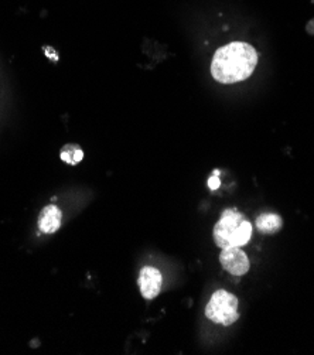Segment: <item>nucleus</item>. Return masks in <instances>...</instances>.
Returning <instances> with one entry per match:
<instances>
[{
	"mask_svg": "<svg viewBox=\"0 0 314 355\" xmlns=\"http://www.w3.org/2000/svg\"><path fill=\"white\" fill-rule=\"evenodd\" d=\"M256 64L255 49L248 43L235 42L217 50L211 62V74L221 84H236L250 78Z\"/></svg>",
	"mask_w": 314,
	"mask_h": 355,
	"instance_id": "nucleus-1",
	"label": "nucleus"
},
{
	"mask_svg": "<svg viewBox=\"0 0 314 355\" xmlns=\"http://www.w3.org/2000/svg\"><path fill=\"white\" fill-rule=\"evenodd\" d=\"M214 241L221 250L243 246L251 241L252 225L239 211L229 208L223 212L221 220L214 227Z\"/></svg>",
	"mask_w": 314,
	"mask_h": 355,
	"instance_id": "nucleus-2",
	"label": "nucleus"
},
{
	"mask_svg": "<svg viewBox=\"0 0 314 355\" xmlns=\"http://www.w3.org/2000/svg\"><path fill=\"white\" fill-rule=\"evenodd\" d=\"M205 315L217 324H234L239 317L236 296L225 291H217L205 307Z\"/></svg>",
	"mask_w": 314,
	"mask_h": 355,
	"instance_id": "nucleus-3",
	"label": "nucleus"
},
{
	"mask_svg": "<svg viewBox=\"0 0 314 355\" xmlns=\"http://www.w3.org/2000/svg\"><path fill=\"white\" fill-rule=\"evenodd\" d=\"M220 262H221L223 268L234 276L245 275V273H248V270L251 268L247 254L238 246L225 248V250H223V252L220 255Z\"/></svg>",
	"mask_w": 314,
	"mask_h": 355,
	"instance_id": "nucleus-4",
	"label": "nucleus"
},
{
	"mask_svg": "<svg viewBox=\"0 0 314 355\" xmlns=\"http://www.w3.org/2000/svg\"><path fill=\"white\" fill-rule=\"evenodd\" d=\"M139 288H141V293L145 299L152 300L159 296L163 285L162 273L153 268V266H145L139 275Z\"/></svg>",
	"mask_w": 314,
	"mask_h": 355,
	"instance_id": "nucleus-5",
	"label": "nucleus"
},
{
	"mask_svg": "<svg viewBox=\"0 0 314 355\" xmlns=\"http://www.w3.org/2000/svg\"><path fill=\"white\" fill-rule=\"evenodd\" d=\"M62 214L58 207L55 205H47L42 209L39 217V228L44 234H54L61 227Z\"/></svg>",
	"mask_w": 314,
	"mask_h": 355,
	"instance_id": "nucleus-6",
	"label": "nucleus"
},
{
	"mask_svg": "<svg viewBox=\"0 0 314 355\" xmlns=\"http://www.w3.org/2000/svg\"><path fill=\"white\" fill-rule=\"evenodd\" d=\"M284 221L276 214H261L256 218V228L265 235H272L282 230Z\"/></svg>",
	"mask_w": 314,
	"mask_h": 355,
	"instance_id": "nucleus-7",
	"label": "nucleus"
},
{
	"mask_svg": "<svg viewBox=\"0 0 314 355\" xmlns=\"http://www.w3.org/2000/svg\"><path fill=\"white\" fill-rule=\"evenodd\" d=\"M220 179H218V174H216V177L213 175L211 179H209V182H208V186H209V189L211 190H217L218 187H220Z\"/></svg>",
	"mask_w": 314,
	"mask_h": 355,
	"instance_id": "nucleus-8",
	"label": "nucleus"
}]
</instances>
